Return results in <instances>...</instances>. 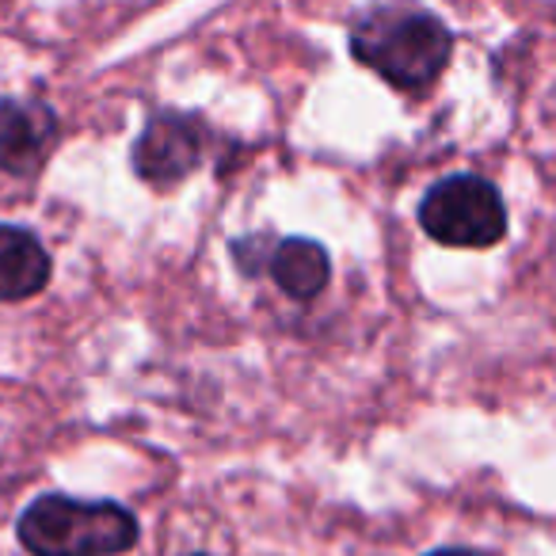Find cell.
Returning <instances> with one entry per match:
<instances>
[{
	"mask_svg": "<svg viewBox=\"0 0 556 556\" xmlns=\"http://www.w3.org/2000/svg\"><path fill=\"white\" fill-rule=\"evenodd\" d=\"M50 255L31 229L0 222V302H24L50 282Z\"/></svg>",
	"mask_w": 556,
	"mask_h": 556,
	"instance_id": "8992f818",
	"label": "cell"
},
{
	"mask_svg": "<svg viewBox=\"0 0 556 556\" xmlns=\"http://www.w3.org/2000/svg\"><path fill=\"white\" fill-rule=\"evenodd\" d=\"M351 54L401 92H424L454 54V35L439 16L412 4L374 9L351 27Z\"/></svg>",
	"mask_w": 556,
	"mask_h": 556,
	"instance_id": "6da1fadb",
	"label": "cell"
},
{
	"mask_svg": "<svg viewBox=\"0 0 556 556\" xmlns=\"http://www.w3.org/2000/svg\"><path fill=\"white\" fill-rule=\"evenodd\" d=\"M427 556H484L477 548H439V553H427Z\"/></svg>",
	"mask_w": 556,
	"mask_h": 556,
	"instance_id": "ba28073f",
	"label": "cell"
},
{
	"mask_svg": "<svg viewBox=\"0 0 556 556\" xmlns=\"http://www.w3.org/2000/svg\"><path fill=\"white\" fill-rule=\"evenodd\" d=\"M202 161V130L184 115H153L134 146V172L146 184L176 187L187 179Z\"/></svg>",
	"mask_w": 556,
	"mask_h": 556,
	"instance_id": "277c9868",
	"label": "cell"
},
{
	"mask_svg": "<svg viewBox=\"0 0 556 556\" xmlns=\"http://www.w3.org/2000/svg\"><path fill=\"white\" fill-rule=\"evenodd\" d=\"M16 530L31 556H118L138 545V518L126 507L58 492L39 495Z\"/></svg>",
	"mask_w": 556,
	"mask_h": 556,
	"instance_id": "7a4b0ae2",
	"label": "cell"
},
{
	"mask_svg": "<svg viewBox=\"0 0 556 556\" xmlns=\"http://www.w3.org/2000/svg\"><path fill=\"white\" fill-rule=\"evenodd\" d=\"M58 141V118L35 100H0V172L27 176Z\"/></svg>",
	"mask_w": 556,
	"mask_h": 556,
	"instance_id": "5b68a950",
	"label": "cell"
},
{
	"mask_svg": "<svg viewBox=\"0 0 556 556\" xmlns=\"http://www.w3.org/2000/svg\"><path fill=\"white\" fill-rule=\"evenodd\" d=\"M419 225L446 248H492L507 232V206L480 176H450L419 202Z\"/></svg>",
	"mask_w": 556,
	"mask_h": 556,
	"instance_id": "3957f363",
	"label": "cell"
},
{
	"mask_svg": "<svg viewBox=\"0 0 556 556\" xmlns=\"http://www.w3.org/2000/svg\"><path fill=\"white\" fill-rule=\"evenodd\" d=\"M267 270L270 278L278 282V290L287 298H298V302H309L317 298L320 290L328 287L332 278V260H328L325 244L309 237H287L275 240L267 255Z\"/></svg>",
	"mask_w": 556,
	"mask_h": 556,
	"instance_id": "52a82bcc",
	"label": "cell"
}]
</instances>
